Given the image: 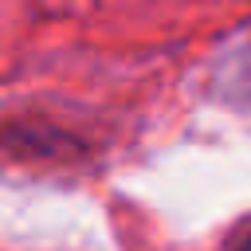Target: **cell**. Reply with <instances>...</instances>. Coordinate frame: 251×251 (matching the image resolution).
Instances as JSON below:
<instances>
[{
  "mask_svg": "<svg viewBox=\"0 0 251 251\" xmlns=\"http://www.w3.org/2000/svg\"><path fill=\"white\" fill-rule=\"evenodd\" d=\"M235 251H251V231H247V239H243V243H239Z\"/></svg>",
  "mask_w": 251,
  "mask_h": 251,
  "instance_id": "cell-1",
  "label": "cell"
}]
</instances>
